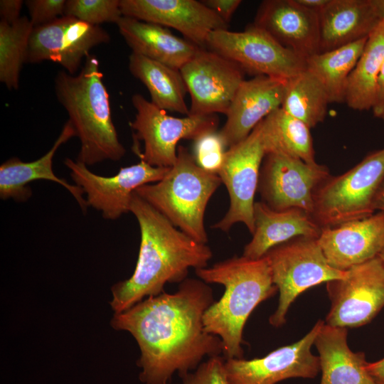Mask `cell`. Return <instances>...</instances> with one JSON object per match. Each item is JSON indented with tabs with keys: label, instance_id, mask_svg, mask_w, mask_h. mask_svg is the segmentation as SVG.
I'll return each instance as SVG.
<instances>
[{
	"label": "cell",
	"instance_id": "36",
	"mask_svg": "<svg viewBox=\"0 0 384 384\" xmlns=\"http://www.w3.org/2000/svg\"><path fill=\"white\" fill-rule=\"evenodd\" d=\"M201 1L228 24L242 3L241 0H204Z\"/></svg>",
	"mask_w": 384,
	"mask_h": 384
},
{
	"label": "cell",
	"instance_id": "2",
	"mask_svg": "<svg viewBox=\"0 0 384 384\" xmlns=\"http://www.w3.org/2000/svg\"><path fill=\"white\" fill-rule=\"evenodd\" d=\"M129 212L141 233L139 255L132 275L114 284L110 302L114 313L123 311L146 297L163 293L166 283L181 282L188 270L207 267L213 252L175 227L163 215L133 193Z\"/></svg>",
	"mask_w": 384,
	"mask_h": 384
},
{
	"label": "cell",
	"instance_id": "39",
	"mask_svg": "<svg viewBox=\"0 0 384 384\" xmlns=\"http://www.w3.org/2000/svg\"><path fill=\"white\" fill-rule=\"evenodd\" d=\"M367 370L376 384H384V358L373 363H368Z\"/></svg>",
	"mask_w": 384,
	"mask_h": 384
},
{
	"label": "cell",
	"instance_id": "43",
	"mask_svg": "<svg viewBox=\"0 0 384 384\" xmlns=\"http://www.w3.org/2000/svg\"><path fill=\"white\" fill-rule=\"evenodd\" d=\"M378 257L384 264V247L382 249V250L379 253Z\"/></svg>",
	"mask_w": 384,
	"mask_h": 384
},
{
	"label": "cell",
	"instance_id": "9",
	"mask_svg": "<svg viewBox=\"0 0 384 384\" xmlns=\"http://www.w3.org/2000/svg\"><path fill=\"white\" fill-rule=\"evenodd\" d=\"M206 48L237 63L255 76L289 80L306 68V59L252 24L243 31H212Z\"/></svg>",
	"mask_w": 384,
	"mask_h": 384
},
{
	"label": "cell",
	"instance_id": "25",
	"mask_svg": "<svg viewBox=\"0 0 384 384\" xmlns=\"http://www.w3.org/2000/svg\"><path fill=\"white\" fill-rule=\"evenodd\" d=\"M117 26L132 53L174 69L180 70L200 48L166 27L134 18L123 16Z\"/></svg>",
	"mask_w": 384,
	"mask_h": 384
},
{
	"label": "cell",
	"instance_id": "24",
	"mask_svg": "<svg viewBox=\"0 0 384 384\" xmlns=\"http://www.w3.org/2000/svg\"><path fill=\"white\" fill-rule=\"evenodd\" d=\"M348 329L325 323L314 346L319 353L320 384H376L367 370L364 352H354L348 345Z\"/></svg>",
	"mask_w": 384,
	"mask_h": 384
},
{
	"label": "cell",
	"instance_id": "16",
	"mask_svg": "<svg viewBox=\"0 0 384 384\" xmlns=\"http://www.w3.org/2000/svg\"><path fill=\"white\" fill-rule=\"evenodd\" d=\"M324 323L319 320L303 338L263 357L225 359L230 384H276L292 378H315L320 372L319 358L311 349Z\"/></svg>",
	"mask_w": 384,
	"mask_h": 384
},
{
	"label": "cell",
	"instance_id": "14",
	"mask_svg": "<svg viewBox=\"0 0 384 384\" xmlns=\"http://www.w3.org/2000/svg\"><path fill=\"white\" fill-rule=\"evenodd\" d=\"M110 41V34L101 26L64 15L33 28L26 63L52 61L74 75L94 47Z\"/></svg>",
	"mask_w": 384,
	"mask_h": 384
},
{
	"label": "cell",
	"instance_id": "20",
	"mask_svg": "<svg viewBox=\"0 0 384 384\" xmlns=\"http://www.w3.org/2000/svg\"><path fill=\"white\" fill-rule=\"evenodd\" d=\"M286 80L256 75L240 85L219 131L226 149L244 140L266 117L281 107Z\"/></svg>",
	"mask_w": 384,
	"mask_h": 384
},
{
	"label": "cell",
	"instance_id": "33",
	"mask_svg": "<svg viewBox=\"0 0 384 384\" xmlns=\"http://www.w3.org/2000/svg\"><path fill=\"white\" fill-rule=\"evenodd\" d=\"M225 149L219 132L210 131L194 140L192 154L198 166L208 172L218 174L223 164Z\"/></svg>",
	"mask_w": 384,
	"mask_h": 384
},
{
	"label": "cell",
	"instance_id": "11",
	"mask_svg": "<svg viewBox=\"0 0 384 384\" xmlns=\"http://www.w3.org/2000/svg\"><path fill=\"white\" fill-rule=\"evenodd\" d=\"M265 156L260 123L244 140L226 150L218 175L228 190L230 206L213 228L228 232L235 223H242L252 234L254 199Z\"/></svg>",
	"mask_w": 384,
	"mask_h": 384
},
{
	"label": "cell",
	"instance_id": "31",
	"mask_svg": "<svg viewBox=\"0 0 384 384\" xmlns=\"http://www.w3.org/2000/svg\"><path fill=\"white\" fill-rule=\"evenodd\" d=\"M33 28L27 16L12 23L0 21V81L9 90L18 88Z\"/></svg>",
	"mask_w": 384,
	"mask_h": 384
},
{
	"label": "cell",
	"instance_id": "22",
	"mask_svg": "<svg viewBox=\"0 0 384 384\" xmlns=\"http://www.w3.org/2000/svg\"><path fill=\"white\" fill-rule=\"evenodd\" d=\"M253 215L252 238L242 253L250 259L262 258L272 247L297 237L318 238L322 230L311 214L297 208L275 210L257 201Z\"/></svg>",
	"mask_w": 384,
	"mask_h": 384
},
{
	"label": "cell",
	"instance_id": "10",
	"mask_svg": "<svg viewBox=\"0 0 384 384\" xmlns=\"http://www.w3.org/2000/svg\"><path fill=\"white\" fill-rule=\"evenodd\" d=\"M331 302L325 324L357 328L370 323L384 307V264L378 256L326 283Z\"/></svg>",
	"mask_w": 384,
	"mask_h": 384
},
{
	"label": "cell",
	"instance_id": "13",
	"mask_svg": "<svg viewBox=\"0 0 384 384\" xmlns=\"http://www.w3.org/2000/svg\"><path fill=\"white\" fill-rule=\"evenodd\" d=\"M330 175L325 165L269 153L261 165L257 191L273 210L297 208L312 215L314 191Z\"/></svg>",
	"mask_w": 384,
	"mask_h": 384
},
{
	"label": "cell",
	"instance_id": "40",
	"mask_svg": "<svg viewBox=\"0 0 384 384\" xmlns=\"http://www.w3.org/2000/svg\"><path fill=\"white\" fill-rule=\"evenodd\" d=\"M302 6L319 14L330 0H296Z\"/></svg>",
	"mask_w": 384,
	"mask_h": 384
},
{
	"label": "cell",
	"instance_id": "5",
	"mask_svg": "<svg viewBox=\"0 0 384 384\" xmlns=\"http://www.w3.org/2000/svg\"><path fill=\"white\" fill-rule=\"evenodd\" d=\"M221 183L218 174L201 169L193 154L179 146L176 161L165 176L156 183L140 186L135 192L175 227L206 244L205 211Z\"/></svg>",
	"mask_w": 384,
	"mask_h": 384
},
{
	"label": "cell",
	"instance_id": "3",
	"mask_svg": "<svg viewBox=\"0 0 384 384\" xmlns=\"http://www.w3.org/2000/svg\"><path fill=\"white\" fill-rule=\"evenodd\" d=\"M195 272L206 283L225 287L221 298L203 314L205 331L221 339L225 359L243 358V330L247 319L261 302L277 292L266 258L234 256Z\"/></svg>",
	"mask_w": 384,
	"mask_h": 384
},
{
	"label": "cell",
	"instance_id": "23",
	"mask_svg": "<svg viewBox=\"0 0 384 384\" xmlns=\"http://www.w3.org/2000/svg\"><path fill=\"white\" fill-rule=\"evenodd\" d=\"M319 18V53L368 38L383 20L373 0H330Z\"/></svg>",
	"mask_w": 384,
	"mask_h": 384
},
{
	"label": "cell",
	"instance_id": "37",
	"mask_svg": "<svg viewBox=\"0 0 384 384\" xmlns=\"http://www.w3.org/2000/svg\"><path fill=\"white\" fill-rule=\"evenodd\" d=\"M24 1L21 0H1V21L12 23L20 18L21 11Z\"/></svg>",
	"mask_w": 384,
	"mask_h": 384
},
{
	"label": "cell",
	"instance_id": "29",
	"mask_svg": "<svg viewBox=\"0 0 384 384\" xmlns=\"http://www.w3.org/2000/svg\"><path fill=\"white\" fill-rule=\"evenodd\" d=\"M368 38L306 59V69L324 87L330 103L344 102L348 78L355 68Z\"/></svg>",
	"mask_w": 384,
	"mask_h": 384
},
{
	"label": "cell",
	"instance_id": "15",
	"mask_svg": "<svg viewBox=\"0 0 384 384\" xmlns=\"http://www.w3.org/2000/svg\"><path fill=\"white\" fill-rule=\"evenodd\" d=\"M70 176L86 195L88 206L102 213L107 220H116L129 212L132 198L140 186L160 181L169 168L152 166L140 159L136 164L121 167L112 176L92 173L85 164L66 158Z\"/></svg>",
	"mask_w": 384,
	"mask_h": 384
},
{
	"label": "cell",
	"instance_id": "26",
	"mask_svg": "<svg viewBox=\"0 0 384 384\" xmlns=\"http://www.w3.org/2000/svg\"><path fill=\"white\" fill-rule=\"evenodd\" d=\"M128 68L146 87L152 104L165 111L189 114L185 102L188 92L179 70L134 53L129 56Z\"/></svg>",
	"mask_w": 384,
	"mask_h": 384
},
{
	"label": "cell",
	"instance_id": "17",
	"mask_svg": "<svg viewBox=\"0 0 384 384\" xmlns=\"http://www.w3.org/2000/svg\"><path fill=\"white\" fill-rule=\"evenodd\" d=\"M124 16L170 27L200 48L210 33L228 29L226 23L202 1L196 0H120Z\"/></svg>",
	"mask_w": 384,
	"mask_h": 384
},
{
	"label": "cell",
	"instance_id": "28",
	"mask_svg": "<svg viewBox=\"0 0 384 384\" xmlns=\"http://www.w3.org/2000/svg\"><path fill=\"white\" fill-rule=\"evenodd\" d=\"M384 63V19L368 36L348 82L345 102L358 111L372 110L377 80Z\"/></svg>",
	"mask_w": 384,
	"mask_h": 384
},
{
	"label": "cell",
	"instance_id": "27",
	"mask_svg": "<svg viewBox=\"0 0 384 384\" xmlns=\"http://www.w3.org/2000/svg\"><path fill=\"white\" fill-rule=\"evenodd\" d=\"M265 154H279L316 163L310 127L279 107L260 122Z\"/></svg>",
	"mask_w": 384,
	"mask_h": 384
},
{
	"label": "cell",
	"instance_id": "6",
	"mask_svg": "<svg viewBox=\"0 0 384 384\" xmlns=\"http://www.w3.org/2000/svg\"><path fill=\"white\" fill-rule=\"evenodd\" d=\"M384 181V148L368 154L338 176L330 175L316 188L312 216L321 228L368 218Z\"/></svg>",
	"mask_w": 384,
	"mask_h": 384
},
{
	"label": "cell",
	"instance_id": "1",
	"mask_svg": "<svg viewBox=\"0 0 384 384\" xmlns=\"http://www.w3.org/2000/svg\"><path fill=\"white\" fill-rule=\"evenodd\" d=\"M215 302L213 290L201 279L186 278L176 292L150 296L114 313L111 326L129 332L137 341L145 384H170L178 372L182 378L205 356L223 353L221 339L205 331L203 317Z\"/></svg>",
	"mask_w": 384,
	"mask_h": 384
},
{
	"label": "cell",
	"instance_id": "18",
	"mask_svg": "<svg viewBox=\"0 0 384 384\" xmlns=\"http://www.w3.org/2000/svg\"><path fill=\"white\" fill-rule=\"evenodd\" d=\"M252 25L306 59L319 53V14L296 0L262 1Z\"/></svg>",
	"mask_w": 384,
	"mask_h": 384
},
{
	"label": "cell",
	"instance_id": "30",
	"mask_svg": "<svg viewBox=\"0 0 384 384\" xmlns=\"http://www.w3.org/2000/svg\"><path fill=\"white\" fill-rule=\"evenodd\" d=\"M329 103L324 87L306 68L286 80L281 108L310 128L324 120Z\"/></svg>",
	"mask_w": 384,
	"mask_h": 384
},
{
	"label": "cell",
	"instance_id": "21",
	"mask_svg": "<svg viewBox=\"0 0 384 384\" xmlns=\"http://www.w3.org/2000/svg\"><path fill=\"white\" fill-rule=\"evenodd\" d=\"M75 131L68 120L55 143L43 156L30 161H22L12 157L0 166V197L3 200L12 198L18 202L26 201L32 195L29 183L33 181L45 179L60 184L75 198L82 211L88 205L83 190L77 185H71L65 179L55 176L53 171V159L58 149L70 138L75 137Z\"/></svg>",
	"mask_w": 384,
	"mask_h": 384
},
{
	"label": "cell",
	"instance_id": "8",
	"mask_svg": "<svg viewBox=\"0 0 384 384\" xmlns=\"http://www.w3.org/2000/svg\"><path fill=\"white\" fill-rule=\"evenodd\" d=\"M132 102L136 114L129 124L135 131L136 138L144 144L143 151L137 154L152 166H173L181 139L194 141L206 132L216 131L218 127L215 114L172 117L138 93L132 95Z\"/></svg>",
	"mask_w": 384,
	"mask_h": 384
},
{
	"label": "cell",
	"instance_id": "12",
	"mask_svg": "<svg viewBox=\"0 0 384 384\" xmlns=\"http://www.w3.org/2000/svg\"><path fill=\"white\" fill-rule=\"evenodd\" d=\"M179 71L191 97V116L226 114L245 80L237 63L206 48H199Z\"/></svg>",
	"mask_w": 384,
	"mask_h": 384
},
{
	"label": "cell",
	"instance_id": "42",
	"mask_svg": "<svg viewBox=\"0 0 384 384\" xmlns=\"http://www.w3.org/2000/svg\"><path fill=\"white\" fill-rule=\"evenodd\" d=\"M374 6L382 19H384V0H373Z\"/></svg>",
	"mask_w": 384,
	"mask_h": 384
},
{
	"label": "cell",
	"instance_id": "7",
	"mask_svg": "<svg viewBox=\"0 0 384 384\" xmlns=\"http://www.w3.org/2000/svg\"><path fill=\"white\" fill-rule=\"evenodd\" d=\"M264 257L279 292L277 309L269 318L270 324L274 327L286 323L289 307L304 291L346 274V271L336 270L329 264L315 238H295L272 247Z\"/></svg>",
	"mask_w": 384,
	"mask_h": 384
},
{
	"label": "cell",
	"instance_id": "34",
	"mask_svg": "<svg viewBox=\"0 0 384 384\" xmlns=\"http://www.w3.org/2000/svg\"><path fill=\"white\" fill-rule=\"evenodd\" d=\"M225 358L215 356L201 363L193 373L182 378V384H230L225 368Z\"/></svg>",
	"mask_w": 384,
	"mask_h": 384
},
{
	"label": "cell",
	"instance_id": "44",
	"mask_svg": "<svg viewBox=\"0 0 384 384\" xmlns=\"http://www.w3.org/2000/svg\"><path fill=\"white\" fill-rule=\"evenodd\" d=\"M381 118H382V119H383V121H384V115H383Z\"/></svg>",
	"mask_w": 384,
	"mask_h": 384
},
{
	"label": "cell",
	"instance_id": "35",
	"mask_svg": "<svg viewBox=\"0 0 384 384\" xmlns=\"http://www.w3.org/2000/svg\"><path fill=\"white\" fill-rule=\"evenodd\" d=\"M67 0H26L30 21L34 27L50 23L64 16Z\"/></svg>",
	"mask_w": 384,
	"mask_h": 384
},
{
	"label": "cell",
	"instance_id": "4",
	"mask_svg": "<svg viewBox=\"0 0 384 384\" xmlns=\"http://www.w3.org/2000/svg\"><path fill=\"white\" fill-rule=\"evenodd\" d=\"M102 77L99 60L90 55L77 75L62 70L54 79L58 101L68 112L80 142L76 160L87 166L105 160L118 161L126 152L112 121Z\"/></svg>",
	"mask_w": 384,
	"mask_h": 384
},
{
	"label": "cell",
	"instance_id": "19",
	"mask_svg": "<svg viewBox=\"0 0 384 384\" xmlns=\"http://www.w3.org/2000/svg\"><path fill=\"white\" fill-rule=\"evenodd\" d=\"M318 241L329 264L346 271L378 256L384 247V213L322 228Z\"/></svg>",
	"mask_w": 384,
	"mask_h": 384
},
{
	"label": "cell",
	"instance_id": "32",
	"mask_svg": "<svg viewBox=\"0 0 384 384\" xmlns=\"http://www.w3.org/2000/svg\"><path fill=\"white\" fill-rule=\"evenodd\" d=\"M120 0H67L65 14L92 25L117 23L123 16Z\"/></svg>",
	"mask_w": 384,
	"mask_h": 384
},
{
	"label": "cell",
	"instance_id": "38",
	"mask_svg": "<svg viewBox=\"0 0 384 384\" xmlns=\"http://www.w3.org/2000/svg\"><path fill=\"white\" fill-rule=\"evenodd\" d=\"M372 110L375 117L381 118L384 115V63L378 78L375 101Z\"/></svg>",
	"mask_w": 384,
	"mask_h": 384
},
{
	"label": "cell",
	"instance_id": "41",
	"mask_svg": "<svg viewBox=\"0 0 384 384\" xmlns=\"http://www.w3.org/2000/svg\"><path fill=\"white\" fill-rule=\"evenodd\" d=\"M375 210L384 213V181L383 182L375 198Z\"/></svg>",
	"mask_w": 384,
	"mask_h": 384
}]
</instances>
